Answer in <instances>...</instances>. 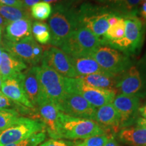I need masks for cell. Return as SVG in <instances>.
<instances>
[{"mask_svg":"<svg viewBox=\"0 0 146 146\" xmlns=\"http://www.w3.org/2000/svg\"><path fill=\"white\" fill-rule=\"evenodd\" d=\"M48 24L51 33L50 43L60 48L70 34L80 27L76 4L65 3L53 5Z\"/></svg>","mask_w":146,"mask_h":146,"instance_id":"1","label":"cell"},{"mask_svg":"<svg viewBox=\"0 0 146 146\" xmlns=\"http://www.w3.org/2000/svg\"><path fill=\"white\" fill-rule=\"evenodd\" d=\"M125 20V36L119 40L102 41V44L114 47L131 57L141 53L146 35V21L138 16L124 17Z\"/></svg>","mask_w":146,"mask_h":146,"instance_id":"2","label":"cell"},{"mask_svg":"<svg viewBox=\"0 0 146 146\" xmlns=\"http://www.w3.org/2000/svg\"><path fill=\"white\" fill-rule=\"evenodd\" d=\"M37 76L39 83L37 106L45 102H51L57 106L66 94L64 76L43 63L37 66Z\"/></svg>","mask_w":146,"mask_h":146,"instance_id":"3","label":"cell"},{"mask_svg":"<svg viewBox=\"0 0 146 146\" xmlns=\"http://www.w3.org/2000/svg\"><path fill=\"white\" fill-rule=\"evenodd\" d=\"M80 26L91 31L101 40L109 28L108 19L118 12L106 5L82 3L78 8Z\"/></svg>","mask_w":146,"mask_h":146,"instance_id":"4","label":"cell"},{"mask_svg":"<svg viewBox=\"0 0 146 146\" xmlns=\"http://www.w3.org/2000/svg\"><path fill=\"white\" fill-rule=\"evenodd\" d=\"M116 89L120 94L137 98L146 97V60L135 61L132 65L118 76Z\"/></svg>","mask_w":146,"mask_h":146,"instance_id":"5","label":"cell"},{"mask_svg":"<svg viewBox=\"0 0 146 146\" xmlns=\"http://www.w3.org/2000/svg\"><path fill=\"white\" fill-rule=\"evenodd\" d=\"M59 123L61 139L79 140L106 134L94 120L72 117L62 112Z\"/></svg>","mask_w":146,"mask_h":146,"instance_id":"6","label":"cell"},{"mask_svg":"<svg viewBox=\"0 0 146 146\" xmlns=\"http://www.w3.org/2000/svg\"><path fill=\"white\" fill-rule=\"evenodd\" d=\"M102 44L101 40L91 31L78 27L60 47L72 58L91 57V54Z\"/></svg>","mask_w":146,"mask_h":146,"instance_id":"7","label":"cell"},{"mask_svg":"<svg viewBox=\"0 0 146 146\" xmlns=\"http://www.w3.org/2000/svg\"><path fill=\"white\" fill-rule=\"evenodd\" d=\"M91 57L96 60L104 70L118 77L135 62L131 56L105 44L100 45Z\"/></svg>","mask_w":146,"mask_h":146,"instance_id":"8","label":"cell"},{"mask_svg":"<svg viewBox=\"0 0 146 146\" xmlns=\"http://www.w3.org/2000/svg\"><path fill=\"white\" fill-rule=\"evenodd\" d=\"M64 83L66 93L80 95L96 108L112 104L117 93L90 86L78 77H64Z\"/></svg>","mask_w":146,"mask_h":146,"instance_id":"9","label":"cell"},{"mask_svg":"<svg viewBox=\"0 0 146 146\" xmlns=\"http://www.w3.org/2000/svg\"><path fill=\"white\" fill-rule=\"evenodd\" d=\"M1 45L5 51L18 58L31 66H35L41 62L45 47L35 41L33 36L22 41L12 42L3 39Z\"/></svg>","mask_w":146,"mask_h":146,"instance_id":"10","label":"cell"},{"mask_svg":"<svg viewBox=\"0 0 146 146\" xmlns=\"http://www.w3.org/2000/svg\"><path fill=\"white\" fill-rule=\"evenodd\" d=\"M43 131L45 127L40 120L21 116L16 123L0 131V146L16 143Z\"/></svg>","mask_w":146,"mask_h":146,"instance_id":"11","label":"cell"},{"mask_svg":"<svg viewBox=\"0 0 146 146\" xmlns=\"http://www.w3.org/2000/svg\"><path fill=\"white\" fill-rule=\"evenodd\" d=\"M57 107L60 112L72 117L92 120H95L97 110L85 98L74 93H66Z\"/></svg>","mask_w":146,"mask_h":146,"instance_id":"12","label":"cell"},{"mask_svg":"<svg viewBox=\"0 0 146 146\" xmlns=\"http://www.w3.org/2000/svg\"><path fill=\"white\" fill-rule=\"evenodd\" d=\"M41 63L46 64L64 77H78L71 62L70 56L59 47L52 45L45 47Z\"/></svg>","mask_w":146,"mask_h":146,"instance_id":"13","label":"cell"},{"mask_svg":"<svg viewBox=\"0 0 146 146\" xmlns=\"http://www.w3.org/2000/svg\"><path fill=\"white\" fill-rule=\"evenodd\" d=\"M112 104L118 113L120 118V128L131 127L136 123L140 99L135 96L120 94L116 96Z\"/></svg>","mask_w":146,"mask_h":146,"instance_id":"14","label":"cell"},{"mask_svg":"<svg viewBox=\"0 0 146 146\" xmlns=\"http://www.w3.org/2000/svg\"><path fill=\"white\" fill-rule=\"evenodd\" d=\"M36 117L45 127V131L54 139H61L60 135L59 117L60 111L57 106L45 102L36 106Z\"/></svg>","mask_w":146,"mask_h":146,"instance_id":"15","label":"cell"},{"mask_svg":"<svg viewBox=\"0 0 146 146\" xmlns=\"http://www.w3.org/2000/svg\"><path fill=\"white\" fill-rule=\"evenodd\" d=\"M95 121L106 134L116 135L120 128V118L112 104H109L97 108Z\"/></svg>","mask_w":146,"mask_h":146,"instance_id":"16","label":"cell"},{"mask_svg":"<svg viewBox=\"0 0 146 146\" xmlns=\"http://www.w3.org/2000/svg\"><path fill=\"white\" fill-rule=\"evenodd\" d=\"M1 92L12 101L21 104L29 108H35L29 102L24 91L20 78V73L3 78Z\"/></svg>","mask_w":146,"mask_h":146,"instance_id":"17","label":"cell"},{"mask_svg":"<svg viewBox=\"0 0 146 146\" xmlns=\"http://www.w3.org/2000/svg\"><path fill=\"white\" fill-rule=\"evenodd\" d=\"M31 19V18H23L8 23L3 30V39L17 42L33 36Z\"/></svg>","mask_w":146,"mask_h":146,"instance_id":"18","label":"cell"},{"mask_svg":"<svg viewBox=\"0 0 146 146\" xmlns=\"http://www.w3.org/2000/svg\"><path fill=\"white\" fill-rule=\"evenodd\" d=\"M37 66H31L20 73V78L24 91L35 108L37 106L39 96V83L37 76Z\"/></svg>","mask_w":146,"mask_h":146,"instance_id":"19","label":"cell"},{"mask_svg":"<svg viewBox=\"0 0 146 146\" xmlns=\"http://www.w3.org/2000/svg\"><path fill=\"white\" fill-rule=\"evenodd\" d=\"M118 141L130 146H146V128L128 127L123 128L116 134Z\"/></svg>","mask_w":146,"mask_h":146,"instance_id":"20","label":"cell"},{"mask_svg":"<svg viewBox=\"0 0 146 146\" xmlns=\"http://www.w3.org/2000/svg\"><path fill=\"white\" fill-rule=\"evenodd\" d=\"M71 62L78 76L89 75L94 74H106L111 76H115L104 70L99 65L96 60L91 57H70ZM118 77V76H115Z\"/></svg>","mask_w":146,"mask_h":146,"instance_id":"21","label":"cell"},{"mask_svg":"<svg viewBox=\"0 0 146 146\" xmlns=\"http://www.w3.org/2000/svg\"><path fill=\"white\" fill-rule=\"evenodd\" d=\"M1 56L2 62L0 67V76L2 78L15 75L28 68L23 61L6 51H3Z\"/></svg>","mask_w":146,"mask_h":146,"instance_id":"22","label":"cell"},{"mask_svg":"<svg viewBox=\"0 0 146 146\" xmlns=\"http://www.w3.org/2000/svg\"><path fill=\"white\" fill-rule=\"evenodd\" d=\"M78 78L90 86L96 88L106 89V90L114 91L117 92L116 89V83L118 77L111 76L106 74H94L89 75L78 76Z\"/></svg>","mask_w":146,"mask_h":146,"instance_id":"23","label":"cell"},{"mask_svg":"<svg viewBox=\"0 0 146 146\" xmlns=\"http://www.w3.org/2000/svg\"><path fill=\"white\" fill-rule=\"evenodd\" d=\"M0 14L8 23L18 21L23 18H32L30 10L24 7L0 5Z\"/></svg>","mask_w":146,"mask_h":146,"instance_id":"24","label":"cell"},{"mask_svg":"<svg viewBox=\"0 0 146 146\" xmlns=\"http://www.w3.org/2000/svg\"><path fill=\"white\" fill-rule=\"evenodd\" d=\"M0 110H15L22 116L23 115H31L35 117L36 112L33 111L34 109L29 108L25 106L12 101L8 97L4 96L0 91Z\"/></svg>","mask_w":146,"mask_h":146,"instance_id":"25","label":"cell"},{"mask_svg":"<svg viewBox=\"0 0 146 146\" xmlns=\"http://www.w3.org/2000/svg\"><path fill=\"white\" fill-rule=\"evenodd\" d=\"M32 35L36 42L45 45L51 41L50 29L47 23L35 21L32 23Z\"/></svg>","mask_w":146,"mask_h":146,"instance_id":"26","label":"cell"},{"mask_svg":"<svg viewBox=\"0 0 146 146\" xmlns=\"http://www.w3.org/2000/svg\"><path fill=\"white\" fill-rule=\"evenodd\" d=\"M125 18L121 17L116 24L109 27L104 37L101 39V42L115 41L123 38L125 33Z\"/></svg>","mask_w":146,"mask_h":146,"instance_id":"27","label":"cell"},{"mask_svg":"<svg viewBox=\"0 0 146 146\" xmlns=\"http://www.w3.org/2000/svg\"><path fill=\"white\" fill-rule=\"evenodd\" d=\"M31 15L32 18L40 21L49 19L52 12V6L45 1H39L31 8Z\"/></svg>","mask_w":146,"mask_h":146,"instance_id":"28","label":"cell"},{"mask_svg":"<svg viewBox=\"0 0 146 146\" xmlns=\"http://www.w3.org/2000/svg\"><path fill=\"white\" fill-rule=\"evenodd\" d=\"M141 0H123L116 9L122 16H138Z\"/></svg>","mask_w":146,"mask_h":146,"instance_id":"29","label":"cell"},{"mask_svg":"<svg viewBox=\"0 0 146 146\" xmlns=\"http://www.w3.org/2000/svg\"><path fill=\"white\" fill-rule=\"evenodd\" d=\"M21 116H23L15 110H0V131L16 123Z\"/></svg>","mask_w":146,"mask_h":146,"instance_id":"30","label":"cell"},{"mask_svg":"<svg viewBox=\"0 0 146 146\" xmlns=\"http://www.w3.org/2000/svg\"><path fill=\"white\" fill-rule=\"evenodd\" d=\"M45 139H46V132L45 131H43L35 133L23 140L16 143L9 144L6 146H38L44 142Z\"/></svg>","mask_w":146,"mask_h":146,"instance_id":"31","label":"cell"},{"mask_svg":"<svg viewBox=\"0 0 146 146\" xmlns=\"http://www.w3.org/2000/svg\"><path fill=\"white\" fill-rule=\"evenodd\" d=\"M110 135L107 134L92 136L83 139L75 140L72 141L74 146H104Z\"/></svg>","mask_w":146,"mask_h":146,"instance_id":"32","label":"cell"},{"mask_svg":"<svg viewBox=\"0 0 146 146\" xmlns=\"http://www.w3.org/2000/svg\"><path fill=\"white\" fill-rule=\"evenodd\" d=\"M39 146H74V145H73V142L70 141L51 139L48 141L40 144Z\"/></svg>","mask_w":146,"mask_h":146,"instance_id":"33","label":"cell"},{"mask_svg":"<svg viewBox=\"0 0 146 146\" xmlns=\"http://www.w3.org/2000/svg\"><path fill=\"white\" fill-rule=\"evenodd\" d=\"M97 1L103 4V5H106L116 11V9L123 1V0H97Z\"/></svg>","mask_w":146,"mask_h":146,"instance_id":"34","label":"cell"},{"mask_svg":"<svg viewBox=\"0 0 146 146\" xmlns=\"http://www.w3.org/2000/svg\"><path fill=\"white\" fill-rule=\"evenodd\" d=\"M0 5L14 7H24L20 0H0ZM25 8V7H24Z\"/></svg>","mask_w":146,"mask_h":146,"instance_id":"35","label":"cell"},{"mask_svg":"<svg viewBox=\"0 0 146 146\" xmlns=\"http://www.w3.org/2000/svg\"><path fill=\"white\" fill-rule=\"evenodd\" d=\"M20 1H21L22 4H23L25 8L30 10L31 8L33 5L41 1V0H20Z\"/></svg>","mask_w":146,"mask_h":146,"instance_id":"36","label":"cell"},{"mask_svg":"<svg viewBox=\"0 0 146 146\" xmlns=\"http://www.w3.org/2000/svg\"><path fill=\"white\" fill-rule=\"evenodd\" d=\"M43 1L50 3L51 5H55L57 4H60V3H72L74 4H77L78 3L75 2L73 0H43Z\"/></svg>","mask_w":146,"mask_h":146,"instance_id":"37","label":"cell"},{"mask_svg":"<svg viewBox=\"0 0 146 146\" xmlns=\"http://www.w3.org/2000/svg\"><path fill=\"white\" fill-rule=\"evenodd\" d=\"M104 146H120V145L118 140L115 137V135H110L108 140Z\"/></svg>","mask_w":146,"mask_h":146,"instance_id":"38","label":"cell"},{"mask_svg":"<svg viewBox=\"0 0 146 146\" xmlns=\"http://www.w3.org/2000/svg\"><path fill=\"white\" fill-rule=\"evenodd\" d=\"M138 15H139L141 18L146 21V2L141 3L140 5Z\"/></svg>","mask_w":146,"mask_h":146,"instance_id":"39","label":"cell"},{"mask_svg":"<svg viewBox=\"0 0 146 146\" xmlns=\"http://www.w3.org/2000/svg\"><path fill=\"white\" fill-rule=\"evenodd\" d=\"M139 114L141 116V118L146 119V104H143L141 106H139L138 110Z\"/></svg>","mask_w":146,"mask_h":146,"instance_id":"40","label":"cell"},{"mask_svg":"<svg viewBox=\"0 0 146 146\" xmlns=\"http://www.w3.org/2000/svg\"><path fill=\"white\" fill-rule=\"evenodd\" d=\"M135 124L139 127L146 128V119L141 117H139L136 120Z\"/></svg>","mask_w":146,"mask_h":146,"instance_id":"41","label":"cell"},{"mask_svg":"<svg viewBox=\"0 0 146 146\" xmlns=\"http://www.w3.org/2000/svg\"><path fill=\"white\" fill-rule=\"evenodd\" d=\"M7 24H8V22L5 21L4 18L1 16V14H0V27H2L3 28H5Z\"/></svg>","mask_w":146,"mask_h":146,"instance_id":"42","label":"cell"},{"mask_svg":"<svg viewBox=\"0 0 146 146\" xmlns=\"http://www.w3.org/2000/svg\"><path fill=\"white\" fill-rule=\"evenodd\" d=\"M3 30H4V28L2 27H0V44H1V41H2Z\"/></svg>","mask_w":146,"mask_h":146,"instance_id":"43","label":"cell"},{"mask_svg":"<svg viewBox=\"0 0 146 146\" xmlns=\"http://www.w3.org/2000/svg\"><path fill=\"white\" fill-rule=\"evenodd\" d=\"M3 51H5V50H4V49H3L2 45L0 44V55H1V54H2Z\"/></svg>","mask_w":146,"mask_h":146,"instance_id":"44","label":"cell"},{"mask_svg":"<svg viewBox=\"0 0 146 146\" xmlns=\"http://www.w3.org/2000/svg\"><path fill=\"white\" fill-rule=\"evenodd\" d=\"M2 81H3V78L0 76V91H1V85H2Z\"/></svg>","mask_w":146,"mask_h":146,"instance_id":"45","label":"cell"},{"mask_svg":"<svg viewBox=\"0 0 146 146\" xmlns=\"http://www.w3.org/2000/svg\"><path fill=\"white\" fill-rule=\"evenodd\" d=\"M1 62H2V56H1V55H0V67H1Z\"/></svg>","mask_w":146,"mask_h":146,"instance_id":"46","label":"cell"},{"mask_svg":"<svg viewBox=\"0 0 146 146\" xmlns=\"http://www.w3.org/2000/svg\"><path fill=\"white\" fill-rule=\"evenodd\" d=\"M143 59H144V60H146V50H145V54H144V55H143Z\"/></svg>","mask_w":146,"mask_h":146,"instance_id":"47","label":"cell"},{"mask_svg":"<svg viewBox=\"0 0 146 146\" xmlns=\"http://www.w3.org/2000/svg\"><path fill=\"white\" fill-rule=\"evenodd\" d=\"M73 1H75V2H76V3H78V2H80V1H81V0H73Z\"/></svg>","mask_w":146,"mask_h":146,"instance_id":"48","label":"cell"},{"mask_svg":"<svg viewBox=\"0 0 146 146\" xmlns=\"http://www.w3.org/2000/svg\"><path fill=\"white\" fill-rule=\"evenodd\" d=\"M145 2H146V0H141V3H145Z\"/></svg>","mask_w":146,"mask_h":146,"instance_id":"49","label":"cell"}]
</instances>
